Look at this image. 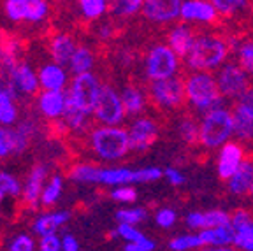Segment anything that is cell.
I'll use <instances>...</instances> for the list:
<instances>
[{
    "label": "cell",
    "mask_w": 253,
    "mask_h": 251,
    "mask_svg": "<svg viewBox=\"0 0 253 251\" xmlns=\"http://www.w3.org/2000/svg\"><path fill=\"white\" fill-rule=\"evenodd\" d=\"M204 248H213V250H223V248L234 246L236 239V230L232 223L221 225V227H210L199 230Z\"/></svg>",
    "instance_id": "cell-16"
},
{
    "label": "cell",
    "mask_w": 253,
    "mask_h": 251,
    "mask_svg": "<svg viewBox=\"0 0 253 251\" xmlns=\"http://www.w3.org/2000/svg\"><path fill=\"white\" fill-rule=\"evenodd\" d=\"M116 220H118L120 223L137 225V223H141V221L146 220V211L141 208L120 209V211H116Z\"/></svg>",
    "instance_id": "cell-39"
},
{
    "label": "cell",
    "mask_w": 253,
    "mask_h": 251,
    "mask_svg": "<svg viewBox=\"0 0 253 251\" xmlns=\"http://www.w3.org/2000/svg\"><path fill=\"white\" fill-rule=\"evenodd\" d=\"M93 65V55L86 47H76L74 55L71 58V71L74 74H83L88 72Z\"/></svg>",
    "instance_id": "cell-31"
},
{
    "label": "cell",
    "mask_w": 253,
    "mask_h": 251,
    "mask_svg": "<svg viewBox=\"0 0 253 251\" xmlns=\"http://www.w3.org/2000/svg\"><path fill=\"white\" fill-rule=\"evenodd\" d=\"M100 83L90 72H83V74H76L74 81L71 86V95L74 98V102L78 104L86 114L95 113V106H97V97H99Z\"/></svg>",
    "instance_id": "cell-10"
},
{
    "label": "cell",
    "mask_w": 253,
    "mask_h": 251,
    "mask_svg": "<svg viewBox=\"0 0 253 251\" xmlns=\"http://www.w3.org/2000/svg\"><path fill=\"white\" fill-rule=\"evenodd\" d=\"M169 248L174 251H188V250H199L204 248L199 232H190V234H181L169 241Z\"/></svg>",
    "instance_id": "cell-29"
},
{
    "label": "cell",
    "mask_w": 253,
    "mask_h": 251,
    "mask_svg": "<svg viewBox=\"0 0 253 251\" xmlns=\"http://www.w3.org/2000/svg\"><path fill=\"white\" fill-rule=\"evenodd\" d=\"M9 250H12V251H30V250H34V241H32L28 236H18L11 243Z\"/></svg>",
    "instance_id": "cell-50"
},
{
    "label": "cell",
    "mask_w": 253,
    "mask_h": 251,
    "mask_svg": "<svg viewBox=\"0 0 253 251\" xmlns=\"http://www.w3.org/2000/svg\"><path fill=\"white\" fill-rule=\"evenodd\" d=\"M20 193V185L18 181L7 172H0V200L5 195H18Z\"/></svg>",
    "instance_id": "cell-42"
},
{
    "label": "cell",
    "mask_w": 253,
    "mask_h": 251,
    "mask_svg": "<svg viewBox=\"0 0 253 251\" xmlns=\"http://www.w3.org/2000/svg\"><path fill=\"white\" fill-rule=\"evenodd\" d=\"M32 132L34 130H32V125H28V123H21L16 128H5L9 146H11V153H23L28 142H30Z\"/></svg>",
    "instance_id": "cell-26"
},
{
    "label": "cell",
    "mask_w": 253,
    "mask_h": 251,
    "mask_svg": "<svg viewBox=\"0 0 253 251\" xmlns=\"http://www.w3.org/2000/svg\"><path fill=\"white\" fill-rule=\"evenodd\" d=\"M230 44L214 34H197L185 56V65L190 71H218L229 58Z\"/></svg>",
    "instance_id": "cell-1"
},
{
    "label": "cell",
    "mask_w": 253,
    "mask_h": 251,
    "mask_svg": "<svg viewBox=\"0 0 253 251\" xmlns=\"http://www.w3.org/2000/svg\"><path fill=\"white\" fill-rule=\"evenodd\" d=\"M237 62L245 67V71L253 78V39L243 41L236 47Z\"/></svg>",
    "instance_id": "cell-34"
},
{
    "label": "cell",
    "mask_w": 253,
    "mask_h": 251,
    "mask_svg": "<svg viewBox=\"0 0 253 251\" xmlns=\"http://www.w3.org/2000/svg\"><path fill=\"white\" fill-rule=\"evenodd\" d=\"M86 116L88 114L84 113L78 104L74 102L71 91H65V109H63V122L67 123L69 128L74 130H84L86 126Z\"/></svg>",
    "instance_id": "cell-23"
},
{
    "label": "cell",
    "mask_w": 253,
    "mask_h": 251,
    "mask_svg": "<svg viewBox=\"0 0 253 251\" xmlns=\"http://www.w3.org/2000/svg\"><path fill=\"white\" fill-rule=\"evenodd\" d=\"M11 78L14 86L21 93H34L37 91V78L32 72V69L25 63H18L16 69L11 72Z\"/></svg>",
    "instance_id": "cell-24"
},
{
    "label": "cell",
    "mask_w": 253,
    "mask_h": 251,
    "mask_svg": "<svg viewBox=\"0 0 253 251\" xmlns=\"http://www.w3.org/2000/svg\"><path fill=\"white\" fill-rule=\"evenodd\" d=\"M100 183L102 185H132L139 183L137 170L125 169V167H115V169H102L100 170Z\"/></svg>",
    "instance_id": "cell-22"
},
{
    "label": "cell",
    "mask_w": 253,
    "mask_h": 251,
    "mask_svg": "<svg viewBox=\"0 0 253 251\" xmlns=\"http://www.w3.org/2000/svg\"><path fill=\"white\" fill-rule=\"evenodd\" d=\"M125 106H123L122 95L115 91L109 84H100L97 106H95L93 116L104 125H118L125 118Z\"/></svg>",
    "instance_id": "cell-8"
},
{
    "label": "cell",
    "mask_w": 253,
    "mask_h": 251,
    "mask_svg": "<svg viewBox=\"0 0 253 251\" xmlns=\"http://www.w3.org/2000/svg\"><path fill=\"white\" fill-rule=\"evenodd\" d=\"M41 250L58 251V250H62V241H60L55 234H44V236H41Z\"/></svg>",
    "instance_id": "cell-48"
},
{
    "label": "cell",
    "mask_w": 253,
    "mask_h": 251,
    "mask_svg": "<svg viewBox=\"0 0 253 251\" xmlns=\"http://www.w3.org/2000/svg\"><path fill=\"white\" fill-rule=\"evenodd\" d=\"M234 137L239 142H253V86H250L232 107Z\"/></svg>",
    "instance_id": "cell-9"
},
{
    "label": "cell",
    "mask_w": 253,
    "mask_h": 251,
    "mask_svg": "<svg viewBox=\"0 0 253 251\" xmlns=\"http://www.w3.org/2000/svg\"><path fill=\"white\" fill-rule=\"evenodd\" d=\"M195 36H197V34L190 28V25L186 23V21H183V23L174 25L169 30V34H167V44H169L174 51L178 53L179 58L183 60L188 55L190 47H192V44H194V41H195Z\"/></svg>",
    "instance_id": "cell-17"
},
{
    "label": "cell",
    "mask_w": 253,
    "mask_h": 251,
    "mask_svg": "<svg viewBox=\"0 0 253 251\" xmlns=\"http://www.w3.org/2000/svg\"><path fill=\"white\" fill-rule=\"evenodd\" d=\"M79 5L88 20H99L107 11V0H79Z\"/></svg>",
    "instance_id": "cell-36"
},
{
    "label": "cell",
    "mask_w": 253,
    "mask_h": 251,
    "mask_svg": "<svg viewBox=\"0 0 253 251\" xmlns=\"http://www.w3.org/2000/svg\"><path fill=\"white\" fill-rule=\"evenodd\" d=\"M158 126L150 118H137L128 128L130 144L134 151H146L157 141Z\"/></svg>",
    "instance_id": "cell-14"
},
{
    "label": "cell",
    "mask_w": 253,
    "mask_h": 251,
    "mask_svg": "<svg viewBox=\"0 0 253 251\" xmlns=\"http://www.w3.org/2000/svg\"><path fill=\"white\" fill-rule=\"evenodd\" d=\"M91 148L95 155H99L102 160H120L132 151L130 135L128 130L118 128L116 125L99 126L91 132Z\"/></svg>",
    "instance_id": "cell-4"
},
{
    "label": "cell",
    "mask_w": 253,
    "mask_h": 251,
    "mask_svg": "<svg viewBox=\"0 0 253 251\" xmlns=\"http://www.w3.org/2000/svg\"><path fill=\"white\" fill-rule=\"evenodd\" d=\"M60 193H62V177L55 176L51 179V183L47 185V188L44 190V193H42V204L44 206L55 204V200L60 197Z\"/></svg>",
    "instance_id": "cell-43"
},
{
    "label": "cell",
    "mask_w": 253,
    "mask_h": 251,
    "mask_svg": "<svg viewBox=\"0 0 253 251\" xmlns=\"http://www.w3.org/2000/svg\"><path fill=\"white\" fill-rule=\"evenodd\" d=\"M150 97L162 109H176L186 100L185 81L178 76L150 83Z\"/></svg>",
    "instance_id": "cell-7"
},
{
    "label": "cell",
    "mask_w": 253,
    "mask_h": 251,
    "mask_svg": "<svg viewBox=\"0 0 253 251\" xmlns=\"http://www.w3.org/2000/svg\"><path fill=\"white\" fill-rule=\"evenodd\" d=\"M100 167L95 165H76L72 167L71 172H67L72 179L83 181V183H100Z\"/></svg>",
    "instance_id": "cell-32"
},
{
    "label": "cell",
    "mask_w": 253,
    "mask_h": 251,
    "mask_svg": "<svg viewBox=\"0 0 253 251\" xmlns=\"http://www.w3.org/2000/svg\"><path fill=\"white\" fill-rule=\"evenodd\" d=\"M155 221H157V225L160 228H170L178 221V214H176L174 209L162 208V209H158L157 214H155Z\"/></svg>",
    "instance_id": "cell-45"
},
{
    "label": "cell",
    "mask_w": 253,
    "mask_h": 251,
    "mask_svg": "<svg viewBox=\"0 0 253 251\" xmlns=\"http://www.w3.org/2000/svg\"><path fill=\"white\" fill-rule=\"evenodd\" d=\"M5 12L12 21L27 20L28 14V0H7L5 2Z\"/></svg>",
    "instance_id": "cell-38"
},
{
    "label": "cell",
    "mask_w": 253,
    "mask_h": 251,
    "mask_svg": "<svg viewBox=\"0 0 253 251\" xmlns=\"http://www.w3.org/2000/svg\"><path fill=\"white\" fill-rule=\"evenodd\" d=\"M246 158L245 155V148H243L241 142L232 141L230 139L229 142L218 148V157H216V170L220 179H229L237 169L239 165L243 164V160Z\"/></svg>",
    "instance_id": "cell-12"
},
{
    "label": "cell",
    "mask_w": 253,
    "mask_h": 251,
    "mask_svg": "<svg viewBox=\"0 0 253 251\" xmlns=\"http://www.w3.org/2000/svg\"><path fill=\"white\" fill-rule=\"evenodd\" d=\"M164 177L167 179V183L172 186H181L185 183V176H183L181 170L174 169V167H167L164 169Z\"/></svg>",
    "instance_id": "cell-49"
},
{
    "label": "cell",
    "mask_w": 253,
    "mask_h": 251,
    "mask_svg": "<svg viewBox=\"0 0 253 251\" xmlns=\"http://www.w3.org/2000/svg\"><path fill=\"white\" fill-rule=\"evenodd\" d=\"M41 84L46 90H63L65 84V72L58 65H46L39 72Z\"/></svg>",
    "instance_id": "cell-27"
},
{
    "label": "cell",
    "mask_w": 253,
    "mask_h": 251,
    "mask_svg": "<svg viewBox=\"0 0 253 251\" xmlns=\"http://www.w3.org/2000/svg\"><path fill=\"white\" fill-rule=\"evenodd\" d=\"M234 137L232 109L218 106L204 111L199 122V144L206 149H218Z\"/></svg>",
    "instance_id": "cell-2"
},
{
    "label": "cell",
    "mask_w": 253,
    "mask_h": 251,
    "mask_svg": "<svg viewBox=\"0 0 253 251\" xmlns=\"http://www.w3.org/2000/svg\"><path fill=\"white\" fill-rule=\"evenodd\" d=\"M46 12H47V5L44 0H28V14H27L28 21H41L46 16Z\"/></svg>",
    "instance_id": "cell-46"
},
{
    "label": "cell",
    "mask_w": 253,
    "mask_h": 251,
    "mask_svg": "<svg viewBox=\"0 0 253 251\" xmlns=\"http://www.w3.org/2000/svg\"><path fill=\"white\" fill-rule=\"evenodd\" d=\"M67 220H69V212H65V211L41 216L39 220L36 221V225H34V230H36L39 236H44V234H55L56 228H60V225L65 223Z\"/></svg>",
    "instance_id": "cell-28"
},
{
    "label": "cell",
    "mask_w": 253,
    "mask_h": 251,
    "mask_svg": "<svg viewBox=\"0 0 253 251\" xmlns=\"http://www.w3.org/2000/svg\"><path fill=\"white\" fill-rule=\"evenodd\" d=\"M229 192L232 195H245L250 193L253 186V158H245L239 169L229 177Z\"/></svg>",
    "instance_id": "cell-18"
},
{
    "label": "cell",
    "mask_w": 253,
    "mask_h": 251,
    "mask_svg": "<svg viewBox=\"0 0 253 251\" xmlns=\"http://www.w3.org/2000/svg\"><path fill=\"white\" fill-rule=\"evenodd\" d=\"M9 153H11V146L7 141V133H5V128H0V158Z\"/></svg>",
    "instance_id": "cell-53"
},
{
    "label": "cell",
    "mask_w": 253,
    "mask_h": 251,
    "mask_svg": "<svg viewBox=\"0 0 253 251\" xmlns=\"http://www.w3.org/2000/svg\"><path fill=\"white\" fill-rule=\"evenodd\" d=\"M181 58L169 44H157L146 55V76L150 81L178 76Z\"/></svg>",
    "instance_id": "cell-5"
},
{
    "label": "cell",
    "mask_w": 253,
    "mask_h": 251,
    "mask_svg": "<svg viewBox=\"0 0 253 251\" xmlns=\"http://www.w3.org/2000/svg\"><path fill=\"white\" fill-rule=\"evenodd\" d=\"M230 223V214L221 209H213V211H204V228L210 227H221V225Z\"/></svg>",
    "instance_id": "cell-41"
},
{
    "label": "cell",
    "mask_w": 253,
    "mask_h": 251,
    "mask_svg": "<svg viewBox=\"0 0 253 251\" xmlns=\"http://www.w3.org/2000/svg\"><path fill=\"white\" fill-rule=\"evenodd\" d=\"M44 177H46L44 165H36V167L32 169L30 176H28L27 188H25V193H23V200H25V204L30 206V208H36L37 202H39Z\"/></svg>",
    "instance_id": "cell-20"
},
{
    "label": "cell",
    "mask_w": 253,
    "mask_h": 251,
    "mask_svg": "<svg viewBox=\"0 0 253 251\" xmlns=\"http://www.w3.org/2000/svg\"><path fill=\"white\" fill-rule=\"evenodd\" d=\"M118 2H120V0H107V11H111V9L115 7Z\"/></svg>",
    "instance_id": "cell-54"
},
{
    "label": "cell",
    "mask_w": 253,
    "mask_h": 251,
    "mask_svg": "<svg viewBox=\"0 0 253 251\" xmlns=\"http://www.w3.org/2000/svg\"><path fill=\"white\" fill-rule=\"evenodd\" d=\"M125 250L126 251H151V250H155V243L151 239H148L146 243H126Z\"/></svg>",
    "instance_id": "cell-51"
},
{
    "label": "cell",
    "mask_w": 253,
    "mask_h": 251,
    "mask_svg": "<svg viewBox=\"0 0 253 251\" xmlns=\"http://www.w3.org/2000/svg\"><path fill=\"white\" fill-rule=\"evenodd\" d=\"M122 100L125 106V113L128 116L141 114L146 107V95L142 93L137 86H125L122 91Z\"/></svg>",
    "instance_id": "cell-25"
},
{
    "label": "cell",
    "mask_w": 253,
    "mask_h": 251,
    "mask_svg": "<svg viewBox=\"0 0 253 251\" xmlns=\"http://www.w3.org/2000/svg\"><path fill=\"white\" fill-rule=\"evenodd\" d=\"M178 132L183 142H186V144H199V123L194 118H190V116L183 118L178 125Z\"/></svg>",
    "instance_id": "cell-33"
},
{
    "label": "cell",
    "mask_w": 253,
    "mask_h": 251,
    "mask_svg": "<svg viewBox=\"0 0 253 251\" xmlns=\"http://www.w3.org/2000/svg\"><path fill=\"white\" fill-rule=\"evenodd\" d=\"M183 0H144L142 16L151 23L166 25L179 20Z\"/></svg>",
    "instance_id": "cell-11"
},
{
    "label": "cell",
    "mask_w": 253,
    "mask_h": 251,
    "mask_svg": "<svg viewBox=\"0 0 253 251\" xmlns=\"http://www.w3.org/2000/svg\"><path fill=\"white\" fill-rule=\"evenodd\" d=\"M39 107L47 118H58L65 109V91L62 90H47L41 95Z\"/></svg>",
    "instance_id": "cell-19"
},
{
    "label": "cell",
    "mask_w": 253,
    "mask_h": 251,
    "mask_svg": "<svg viewBox=\"0 0 253 251\" xmlns=\"http://www.w3.org/2000/svg\"><path fill=\"white\" fill-rule=\"evenodd\" d=\"M181 21L186 23L210 25L220 18L216 7L211 4V0H183L181 5Z\"/></svg>",
    "instance_id": "cell-13"
},
{
    "label": "cell",
    "mask_w": 253,
    "mask_h": 251,
    "mask_svg": "<svg viewBox=\"0 0 253 251\" xmlns=\"http://www.w3.org/2000/svg\"><path fill=\"white\" fill-rule=\"evenodd\" d=\"M211 4L216 7L221 18H232V16L248 9L250 0H211Z\"/></svg>",
    "instance_id": "cell-30"
},
{
    "label": "cell",
    "mask_w": 253,
    "mask_h": 251,
    "mask_svg": "<svg viewBox=\"0 0 253 251\" xmlns=\"http://www.w3.org/2000/svg\"><path fill=\"white\" fill-rule=\"evenodd\" d=\"M185 225L190 230H202L204 228V211H192L185 216Z\"/></svg>",
    "instance_id": "cell-47"
},
{
    "label": "cell",
    "mask_w": 253,
    "mask_h": 251,
    "mask_svg": "<svg viewBox=\"0 0 253 251\" xmlns=\"http://www.w3.org/2000/svg\"><path fill=\"white\" fill-rule=\"evenodd\" d=\"M116 234L126 243H146L148 241V237L130 223H120L116 228Z\"/></svg>",
    "instance_id": "cell-40"
},
{
    "label": "cell",
    "mask_w": 253,
    "mask_h": 251,
    "mask_svg": "<svg viewBox=\"0 0 253 251\" xmlns=\"http://www.w3.org/2000/svg\"><path fill=\"white\" fill-rule=\"evenodd\" d=\"M230 223L236 230L234 246L245 251H253V216L245 209H237L230 216Z\"/></svg>",
    "instance_id": "cell-15"
},
{
    "label": "cell",
    "mask_w": 253,
    "mask_h": 251,
    "mask_svg": "<svg viewBox=\"0 0 253 251\" xmlns=\"http://www.w3.org/2000/svg\"><path fill=\"white\" fill-rule=\"evenodd\" d=\"M250 193H252V197H253V186H252V190H250Z\"/></svg>",
    "instance_id": "cell-55"
},
{
    "label": "cell",
    "mask_w": 253,
    "mask_h": 251,
    "mask_svg": "<svg viewBox=\"0 0 253 251\" xmlns=\"http://www.w3.org/2000/svg\"><path fill=\"white\" fill-rule=\"evenodd\" d=\"M111 199L116 200V202H123V204H132L137 199V192L132 186L120 185L111 192Z\"/></svg>",
    "instance_id": "cell-44"
},
{
    "label": "cell",
    "mask_w": 253,
    "mask_h": 251,
    "mask_svg": "<svg viewBox=\"0 0 253 251\" xmlns=\"http://www.w3.org/2000/svg\"><path fill=\"white\" fill-rule=\"evenodd\" d=\"M62 250L65 251H78L79 250V244L78 241H76L74 236H71V234H65L62 239Z\"/></svg>",
    "instance_id": "cell-52"
},
{
    "label": "cell",
    "mask_w": 253,
    "mask_h": 251,
    "mask_svg": "<svg viewBox=\"0 0 253 251\" xmlns=\"http://www.w3.org/2000/svg\"><path fill=\"white\" fill-rule=\"evenodd\" d=\"M11 100V95L0 88V123H4V125H11L16 120V107Z\"/></svg>",
    "instance_id": "cell-35"
},
{
    "label": "cell",
    "mask_w": 253,
    "mask_h": 251,
    "mask_svg": "<svg viewBox=\"0 0 253 251\" xmlns=\"http://www.w3.org/2000/svg\"><path fill=\"white\" fill-rule=\"evenodd\" d=\"M49 51H51V56L55 58L56 63H60V65L69 63L76 51L74 41L69 36H65V34L53 36L51 39H49Z\"/></svg>",
    "instance_id": "cell-21"
},
{
    "label": "cell",
    "mask_w": 253,
    "mask_h": 251,
    "mask_svg": "<svg viewBox=\"0 0 253 251\" xmlns=\"http://www.w3.org/2000/svg\"><path fill=\"white\" fill-rule=\"evenodd\" d=\"M252 76L245 71V67L239 62H225L216 71V81L220 86L221 95L230 100L239 98L252 84H250Z\"/></svg>",
    "instance_id": "cell-6"
},
{
    "label": "cell",
    "mask_w": 253,
    "mask_h": 251,
    "mask_svg": "<svg viewBox=\"0 0 253 251\" xmlns=\"http://www.w3.org/2000/svg\"><path fill=\"white\" fill-rule=\"evenodd\" d=\"M142 4H144V0H120L109 12H113L115 16H122V18H130L141 11Z\"/></svg>",
    "instance_id": "cell-37"
},
{
    "label": "cell",
    "mask_w": 253,
    "mask_h": 251,
    "mask_svg": "<svg viewBox=\"0 0 253 251\" xmlns=\"http://www.w3.org/2000/svg\"><path fill=\"white\" fill-rule=\"evenodd\" d=\"M186 102L197 111H208L223 106L225 97L221 95L216 76L210 71H192L185 79Z\"/></svg>",
    "instance_id": "cell-3"
}]
</instances>
